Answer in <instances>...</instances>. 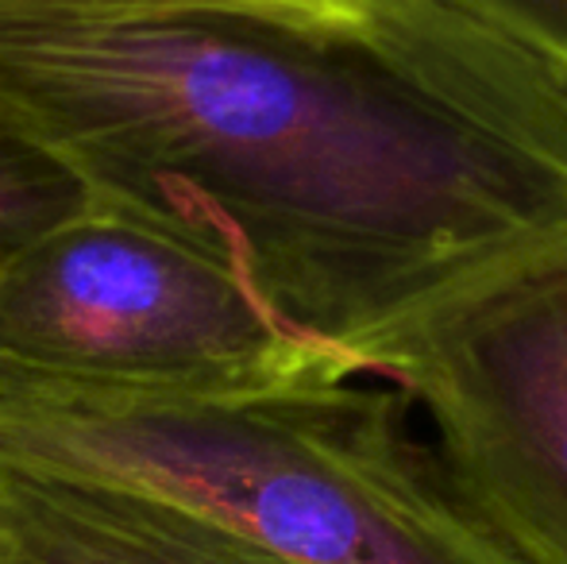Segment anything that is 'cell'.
I'll return each instance as SVG.
<instances>
[{"label": "cell", "mask_w": 567, "mask_h": 564, "mask_svg": "<svg viewBox=\"0 0 567 564\" xmlns=\"http://www.w3.org/2000/svg\"><path fill=\"white\" fill-rule=\"evenodd\" d=\"M0 132L359 368L475 290L529 178L522 74L441 0H0Z\"/></svg>", "instance_id": "obj_1"}, {"label": "cell", "mask_w": 567, "mask_h": 564, "mask_svg": "<svg viewBox=\"0 0 567 564\" xmlns=\"http://www.w3.org/2000/svg\"><path fill=\"white\" fill-rule=\"evenodd\" d=\"M402 387L155 394L0 371V464L109 491L259 564H522Z\"/></svg>", "instance_id": "obj_2"}, {"label": "cell", "mask_w": 567, "mask_h": 564, "mask_svg": "<svg viewBox=\"0 0 567 564\" xmlns=\"http://www.w3.org/2000/svg\"><path fill=\"white\" fill-rule=\"evenodd\" d=\"M0 371L155 394L363 376L228 264L93 205L0 271Z\"/></svg>", "instance_id": "obj_3"}, {"label": "cell", "mask_w": 567, "mask_h": 564, "mask_svg": "<svg viewBox=\"0 0 567 564\" xmlns=\"http://www.w3.org/2000/svg\"><path fill=\"white\" fill-rule=\"evenodd\" d=\"M522 564H567V271L522 283L386 376Z\"/></svg>", "instance_id": "obj_4"}, {"label": "cell", "mask_w": 567, "mask_h": 564, "mask_svg": "<svg viewBox=\"0 0 567 564\" xmlns=\"http://www.w3.org/2000/svg\"><path fill=\"white\" fill-rule=\"evenodd\" d=\"M0 564H259L85 483L0 464Z\"/></svg>", "instance_id": "obj_5"}, {"label": "cell", "mask_w": 567, "mask_h": 564, "mask_svg": "<svg viewBox=\"0 0 567 564\" xmlns=\"http://www.w3.org/2000/svg\"><path fill=\"white\" fill-rule=\"evenodd\" d=\"M85 209L82 189L62 166L0 132V271L62 221Z\"/></svg>", "instance_id": "obj_6"}, {"label": "cell", "mask_w": 567, "mask_h": 564, "mask_svg": "<svg viewBox=\"0 0 567 564\" xmlns=\"http://www.w3.org/2000/svg\"><path fill=\"white\" fill-rule=\"evenodd\" d=\"M537 51L567 78V0H441Z\"/></svg>", "instance_id": "obj_7"}, {"label": "cell", "mask_w": 567, "mask_h": 564, "mask_svg": "<svg viewBox=\"0 0 567 564\" xmlns=\"http://www.w3.org/2000/svg\"><path fill=\"white\" fill-rule=\"evenodd\" d=\"M244 4H270V8H301V12H332L348 0H244Z\"/></svg>", "instance_id": "obj_8"}]
</instances>
